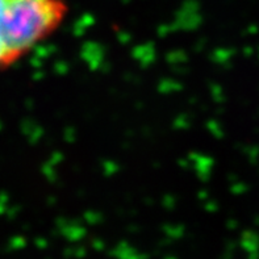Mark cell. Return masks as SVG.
<instances>
[{"instance_id": "6da1fadb", "label": "cell", "mask_w": 259, "mask_h": 259, "mask_svg": "<svg viewBox=\"0 0 259 259\" xmlns=\"http://www.w3.org/2000/svg\"><path fill=\"white\" fill-rule=\"evenodd\" d=\"M67 13L66 0H0V71L50 38Z\"/></svg>"}]
</instances>
